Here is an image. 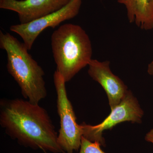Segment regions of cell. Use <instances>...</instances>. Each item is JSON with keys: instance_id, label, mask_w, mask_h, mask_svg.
I'll return each mask as SVG.
<instances>
[{"instance_id": "6da1fadb", "label": "cell", "mask_w": 153, "mask_h": 153, "mask_svg": "<svg viewBox=\"0 0 153 153\" xmlns=\"http://www.w3.org/2000/svg\"><path fill=\"white\" fill-rule=\"evenodd\" d=\"M0 125L10 137L25 147L65 153L49 114L39 104L22 99H2Z\"/></svg>"}, {"instance_id": "7a4b0ae2", "label": "cell", "mask_w": 153, "mask_h": 153, "mask_svg": "<svg viewBox=\"0 0 153 153\" xmlns=\"http://www.w3.org/2000/svg\"><path fill=\"white\" fill-rule=\"evenodd\" d=\"M0 47L7 52V69L19 85L23 97L39 104L47 95L43 68L28 53L24 43L10 33L0 31Z\"/></svg>"}, {"instance_id": "3957f363", "label": "cell", "mask_w": 153, "mask_h": 153, "mask_svg": "<svg viewBox=\"0 0 153 153\" xmlns=\"http://www.w3.org/2000/svg\"><path fill=\"white\" fill-rule=\"evenodd\" d=\"M51 46L56 70L66 82L92 60L91 41L79 25L66 24L60 26L52 33Z\"/></svg>"}, {"instance_id": "277c9868", "label": "cell", "mask_w": 153, "mask_h": 153, "mask_svg": "<svg viewBox=\"0 0 153 153\" xmlns=\"http://www.w3.org/2000/svg\"><path fill=\"white\" fill-rule=\"evenodd\" d=\"M53 80L57 94V113L60 117V128L57 141L65 153H74L79 149L83 135L82 125L76 122L73 106L68 99L64 78L56 70Z\"/></svg>"}, {"instance_id": "5b68a950", "label": "cell", "mask_w": 153, "mask_h": 153, "mask_svg": "<svg viewBox=\"0 0 153 153\" xmlns=\"http://www.w3.org/2000/svg\"><path fill=\"white\" fill-rule=\"evenodd\" d=\"M144 111L137 98L128 90L119 104L111 110V112L103 121L97 125L91 126L85 123L81 124L83 130V137L93 142H98L101 146L105 145L102 133L111 129L118 124L124 122L141 123Z\"/></svg>"}, {"instance_id": "8992f818", "label": "cell", "mask_w": 153, "mask_h": 153, "mask_svg": "<svg viewBox=\"0 0 153 153\" xmlns=\"http://www.w3.org/2000/svg\"><path fill=\"white\" fill-rule=\"evenodd\" d=\"M82 3V0H70L66 6L54 13L26 24L12 25L10 30L21 37L27 49L30 50L38 36L45 29L55 28L60 23L76 17Z\"/></svg>"}, {"instance_id": "52a82bcc", "label": "cell", "mask_w": 153, "mask_h": 153, "mask_svg": "<svg viewBox=\"0 0 153 153\" xmlns=\"http://www.w3.org/2000/svg\"><path fill=\"white\" fill-rule=\"evenodd\" d=\"M70 0H0V8L16 12L20 24L29 23L62 8Z\"/></svg>"}, {"instance_id": "ba28073f", "label": "cell", "mask_w": 153, "mask_h": 153, "mask_svg": "<svg viewBox=\"0 0 153 153\" xmlns=\"http://www.w3.org/2000/svg\"><path fill=\"white\" fill-rule=\"evenodd\" d=\"M108 60L100 61L92 59L88 64V75L98 82L105 91L111 109L123 99L128 92L127 86L123 81L112 73Z\"/></svg>"}, {"instance_id": "9c48e42d", "label": "cell", "mask_w": 153, "mask_h": 153, "mask_svg": "<svg viewBox=\"0 0 153 153\" xmlns=\"http://www.w3.org/2000/svg\"><path fill=\"white\" fill-rule=\"evenodd\" d=\"M125 6L129 22L142 30H153V0H117Z\"/></svg>"}, {"instance_id": "30bf717a", "label": "cell", "mask_w": 153, "mask_h": 153, "mask_svg": "<svg viewBox=\"0 0 153 153\" xmlns=\"http://www.w3.org/2000/svg\"><path fill=\"white\" fill-rule=\"evenodd\" d=\"M100 143L90 141L82 136L78 153H106L102 149Z\"/></svg>"}, {"instance_id": "8fae6325", "label": "cell", "mask_w": 153, "mask_h": 153, "mask_svg": "<svg viewBox=\"0 0 153 153\" xmlns=\"http://www.w3.org/2000/svg\"><path fill=\"white\" fill-rule=\"evenodd\" d=\"M146 141L153 144V128L146 134L145 137Z\"/></svg>"}, {"instance_id": "7c38bea8", "label": "cell", "mask_w": 153, "mask_h": 153, "mask_svg": "<svg viewBox=\"0 0 153 153\" xmlns=\"http://www.w3.org/2000/svg\"><path fill=\"white\" fill-rule=\"evenodd\" d=\"M147 71L150 75L153 76V60L148 66Z\"/></svg>"}]
</instances>
